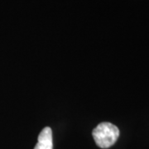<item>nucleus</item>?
Wrapping results in <instances>:
<instances>
[{
  "instance_id": "obj_1",
  "label": "nucleus",
  "mask_w": 149,
  "mask_h": 149,
  "mask_svg": "<svg viewBox=\"0 0 149 149\" xmlns=\"http://www.w3.org/2000/svg\"><path fill=\"white\" fill-rule=\"evenodd\" d=\"M92 134L98 147L109 148L116 143L119 137V130L111 123L103 122L93 130Z\"/></svg>"
},
{
  "instance_id": "obj_2",
  "label": "nucleus",
  "mask_w": 149,
  "mask_h": 149,
  "mask_svg": "<svg viewBox=\"0 0 149 149\" xmlns=\"http://www.w3.org/2000/svg\"><path fill=\"white\" fill-rule=\"evenodd\" d=\"M34 149H53L52 131L51 128L46 127L42 130Z\"/></svg>"
}]
</instances>
